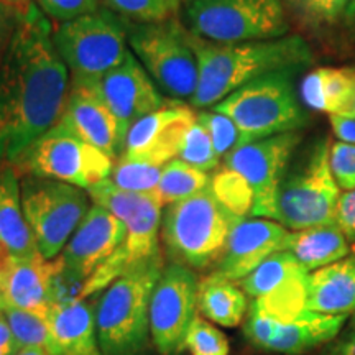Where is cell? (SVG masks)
I'll use <instances>...</instances> for the list:
<instances>
[{
  "instance_id": "obj_1",
  "label": "cell",
  "mask_w": 355,
  "mask_h": 355,
  "mask_svg": "<svg viewBox=\"0 0 355 355\" xmlns=\"http://www.w3.org/2000/svg\"><path fill=\"white\" fill-rule=\"evenodd\" d=\"M69 71L40 7H20L15 33L0 66V162L15 163L63 112Z\"/></svg>"
},
{
  "instance_id": "obj_2",
  "label": "cell",
  "mask_w": 355,
  "mask_h": 355,
  "mask_svg": "<svg viewBox=\"0 0 355 355\" xmlns=\"http://www.w3.org/2000/svg\"><path fill=\"white\" fill-rule=\"evenodd\" d=\"M189 43L198 60L199 81L191 107H214L234 91L257 78L311 64L313 53L301 37L222 44L189 30Z\"/></svg>"
},
{
  "instance_id": "obj_3",
  "label": "cell",
  "mask_w": 355,
  "mask_h": 355,
  "mask_svg": "<svg viewBox=\"0 0 355 355\" xmlns=\"http://www.w3.org/2000/svg\"><path fill=\"white\" fill-rule=\"evenodd\" d=\"M239 219L242 217L230 212L211 186L170 204L162 217V243L168 259L191 270L217 263Z\"/></svg>"
},
{
  "instance_id": "obj_4",
  "label": "cell",
  "mask_w": 355,
  "mask_h": 355,
  "mask_svg": "<svg viewBox=\"0 0 355 355\" xmlns=\"http://www.w3.org/2000/svg\"><path fill=\"white\" fill-rule=\"evenodd\" d=\"M165 259L150 261L117 278L102 291L96 306L102 355H140L148 345L150 300L165 268Z\"/></svg>"
},
{
  "instance_id": "obj_5",
  "label": "cell",
  "mask_w": 355,
  "mask_h": 355,
  "mask_svg": "<svg viewBox=\"0 0 355 355\" xmlns=\"http://www.w3.org/2000/svg\"><path fill=\"white\" fill-rule=\"evenodd\" d=\"M285 69L265 74L242 86L214 105L227 115L242 135V145L268 137L298 132L309 122L293 86V73Z\"/></svg>"
},
{
  "instance_id": "obj_6",
  "label": "cell",
  "mask_w": 355,
  "mask_h": 355,
  "mask_svg": "<svg viewBox=\"0 0 355 355\" xmlns=\"http://www.w3.org/2000/svg\"><path fill=\"white\" fill-rule=\"evenodd\" d=\"M125 33V26L109 8H97L58 25L53 30V42L69 71L71 83H97L122 64L130 53Z\"/></svg>"
},
{
  "instance_id": "obj_7",
  "label": "cell",
  "mask_w": 355,
  "mask_h": 355,
  "mask_svg": "<svg viewBox=\"0 0 355 355\" xmlns=\"http://www.w3.org/2000/svg\"><path fill=\"white\" fill-rule=\"evenodd\" d=\"M327 137L311 146L303 165L285 176L279 186L275 222L290 232L336 222L340 188L331 170Z\"/></svg>"
},
{
  "instance_id": "obj_8",
  "label": "cell",
  "mask_w": 355,
  "mask_h": 355,
  "mask_svg": "<svg viewBox=\"0 0 355 355\" xmlns=\"http://www.w3.org/2000/svg\"><path fill=\"white\" fill-rule=\"evenodd\" d=\"M188 30L214 43L234 44L286 37L283 0H189Z\"/></svg>"
},
{
  "instance_id": "obj_9",
  "label": "cell",
  "mask_w": 355,
  "mask_h": 355,
  "mask_svg": "<svg viewBox=\"0 0 355 355\" xmlns=\"http://www.w3.org/2000/svg\"><path fill=\"white\" fill-rule=\"evenodd\" d=\"M127 33L132 53L155 84L173 99H193L199 71L189 43V30L171 19L133 25Z\"/></svg>"
},
{
  "instance_id": "obj_10",
  "label": "cell",
  "mask_w": 355,
  "mask_h": 355,
  "mask_svg": "<svg viewBox=\"0 0 355 355\" xmlns=\"http://www.w3.org/2000/svg\"><path fill=\"white\" fill-rule=\"evenodd\" d=\"M20 186L24 212L38 252L46 260H55L91 209V198L86 189L46 178L25 176Z\"/></svg>"
},
{
  "instance_id": "obj_11",
  "label": "cell",
  "mask_w": 355,
  "mask_h": 355,
  "mask_svg": "<svg viewBox=\"0 0 355 355\" xmlns=\"http://www.w3.org/2000/svg\"><path fill=\"white\" fill-rule=\"evenodd\" d=\"M12 165L19 175L46 178L89 191L110 178L114 159L96 146L53 127Z\"/></svg>"
},
{
  "instance_id": "obj_12",
  "label": "cell",
  "mask_w": 355,
  "mask_h": 355,
  "mask_svg": "<svg viewBox=\"0 0 355 355\" xmlns=\"http://www.w3.org/2000/svg\"><path fill=\"white\" fill-rule=\"evenodd\" d=\"M199 279L194 270L168 263L150 300V337L162 355H180L198 318Z\"/></svg>"
},
{
  "instance_id": "obj_13",
  "label": "cell",
  "mask_w": 355,
  "mask_h": 355,
  "mask_svg": "<svg viewBox=\"0 0 355 355\" xmlns=\"http://www.w3.org/2000/svg\"><path fill=\"white\" fill-rule=\"evenodd\" d=\"M301 139L300 132L282 133L242 145L225 157V168L243 178L254 194L252 217L275 220L279 186Z\"/></svg>"
},
{
  "instance_id": "obj_14",
  "label": "cell",
  "mask_w": 355,
  "mask_h": 355,
  "mask_svg": "<svg viewBox=\"0 0 355 355\" xmlns=\"http://www.w3.org/2000/svg\"><path fill=\"white\" fill-rule=\"evenodd\" d=\"M163 207L155 194H146L140 206L122 220L127 229L122 245L84 283L78 295L79 300H89L112 285L117 278L163 257L159 247Z\"/></svg>"
},
{
  "instance_id": "obj_15",
  "label": "cell",
  "mask_w": 355,
  "mask_h": 355,
  "mask_svg": "<svg viewBox=\"0 0 355 355\" xmlns=\"http://www.w3.org/2000/svg\"><path fill=\"white\" fill-rule=\"evenodd\" d=\"M125 224L92 204L76 232L56 259V279L78 286V295L84 283L112 257L125 239Z\"/></svg>"
},
{
  "instance_id": "obj_16",
  "label": "cell",
  "mask_w": 355,
  "mask_h": 355,
  "mask_svg": "<svg viewBox=\"0 0 355 355\" xmlns=\"http://www.w3.org/2000/svg\"><path fill=\"white\" fill-rule=\"evenodd\" d=\"M309 272L291 252L266 259L239 286L250 296L252 306L279 321H291L306 311Z\"/></svg>"
},
{
  "instance_id": "obj_17",
  "label": "cell",
  "mask_w": 355,
  "mask_h": 355,
  "mask_svg": "<svg viewBox=\"0 0 355 355\" xmlns=\"http://www.w3.org/2000/svg\"><path fill=\"white\" fill-rule=\"evenodd\" d=\"M347 319L349 316H329L306 309L291 321H279L250 304L243 332L259 349L301 355L332 343L344 329Z\"/></svg>"
},
{
  "instance_id": "obj_18",
  "label": "cell",
  "mask_w": 355,
  "mask_h": 355,
  "mask_svg": "<svg viewBox=\"0 0 355 355\" xmlns=\"http://www.w3.org/2000/svg\"><path fill=\"white\" fill-rule=\"evenodd\" d=\"M196 117L191 105L166 101L158 110L133 123L119 158L165 166L178 157L186 133L196 122Z\"/></svg>"
},
{
  "instance_id": "obj_19",
  "label": "cell",
  "mask_w": 355,
  "mask_h": 355,
  "mask_svg": "<svg viewBox=\"0 0 355 355\" xmlns=\"http://www.w3.org/2000/svg\"><path fill=\"white\" fill-rule=\"evenodd\" d=\"M94 86L117 121L121 152L133 123L158 110L166 102L132 51L122 64L109 71Z\"/></svg>"
},
{
  "instance_id": "obj_20",
  "label": "cell",
  "mask_w": 355,
  "mask_h": 355,
  "mask_svg": "<svg viewBox=\"0 0 355 355\" xmlns=\"http://www.w3.org/2000/svg\"><path fill=\"white\" fill-rule=\"evenodd\" d=\"M290 230L278 222L260 217L239 219L225 243L216 273L241 282L266 259L285 250Z\"/></svg>"
},
{
  "instance_id": "obj_21",
  "label": "cell",
  "mask_w": 355,
  "mask_h": 355,
  "mask_svg": "<svg viewBox=\"0 0 355 355\" xmlns=\"http://www.w3.org/2000/svg\"><path fill=\"white\" fill-rule=\"evenodd\" d=\"M55 128L96 146L112 159L121 155L117 121L102 101L94 83L69 84L63 112Z\"/></svg>"
},
{
  "instance_id": "obj_22",
  "label": "cell",
  "mask_w": 355,
  "mask_h": 355,
  "mask_svg": "<svg viewBox=\"0 0 355 355\" xmlns=\"http://www.w3.org/2000/svg\"><path fill=\"white\" fill-rule=\"evenodd\" d=\"M58 263L40 254L12 257L6 279V308H17L48 318L56 303Z\"/></svg>"
},
{
  "instance_id": "obj_23",
  "label": "cell",
  "mask_w": 355,
  "mask_h": 355,
  "mask_svg": "<svg viewBox=\"0 0 355 355\" xmlns=\"http://www.w3.org/2000/svg\"><path fill=\"white\" fill-rule=\"evenodd\" d=\"M56 355H102L96 326V306L87 300L58 301L48 313Z\"/></svg>"
},
{
  "instance_id": "obj_24",
  "label": "cell",
  "mask_w": 355,
  "mask_h": 355,
  "mask_svg": "<svg viewBox=\"0 0 355 355\" xmlns=\"http://www.w3.org/2000/svg\"><path fill=\"white\" fill-rule=\"evenodd\" d=\"M306 309L329 316L355 313V254L309 273Z\"/></svg>"
},
{
  "instance_id": "obj_25",
  "label": "cell",
  "mask_w": 355,
  "mask_h": 355,
  "mask_svg": "<svg viewBox=\"0 0 355 355\" xmlns=\"http://www.w3.org/2000/svg\"><path fill=\"white\" fill-rule=\"evenodd\" d=\"M0 245L15 259L38 254L21 204L20 175L8 162H0Z\"/></svg>"
},
{
  "instance_id": "obj_26",
  "label": "cell",
  "mask_w": 355,
  "mask_h": 355,
  "mask_svg": "<svg viewBox=\"0 0 355 355\" xmlns=\"http://www.w3.org/2000/svg\"><path fill=\"white\" fill-rule=\"evenodd\" d=\"M355 94L352 68H318L301 83V97L309 109L329 115H349Z\"/></svg>"
},
{
  "instance_id": "obj_27",
  "label": "cell",
  "mask_w": 355,
  "mask_h": 355,
  "mask_svg": "<svg viewBox=\"0 0 355 355\" xmlns=\"http://www.w3.org/2000/svg\"><path fill=\"white\" fill-rule=\"evenodd\" d=\"M285 250L291 252L308 272H316L350 255V242L336 222L290 232Z\"/></svg>"
},
{
  "instance_id": "obj_28",
  "label": "cell",
  "mask_w": 355,
  "mask_h": 355,
  "mask_svg": "<svg viewBox=\"0 0 355 355\" xmlns=\"http://www.w3.org/2000/svg\"><path fill=\"white\" fill-rule=\"evenodd\" d=\"M247 309L245 291L232 279L216 272L199 279L198 313L204 319L224 327H235L243 321Z\"/></svg>"
},
{
  "instance_id": "obj_29",
  "label": "cell",
  "mask_w": 355,
  "mask_h": 355,
  "mask_svg": "<svg viewBox=\"0 0 355 355\" xmlns=\"http://www.w3.org/2000/svg\"><path fill=\"white\" fill-rule=\"evenodd\" d=\"M211 181L212 178L209 173L198 170V168L181 162L180 158H175L163 168L155 196L162 201L163 206H170L173 202L183 201V199L207 189L211 186Z\"/></svg>"
},
{
  "instance_id": "obj_30",
  "label": "cell",
  "mask_w": 355,
  "mask_h": 355,
  "mask_svg": "<svg viewBox=\"0 0 355 355\" xmlns=\"http://www.w3.org/2000/svg\"><path fill=\"white\" fill-rule=\"evenodd\" d=\"M10 329L15 336L20 349H43L56 355V345L53 339L48 318L42 314L17 308H3Z\"/></svg>"
},
{
  "instance_id": "obj_31",
  "label": "cell",
  "mask_w": 355,
  "mask_h": 355,
  "mask_svg": "<svg viewBox=\"0 0 355 355\" xmlns=\"http://www.w3.org/2000/svg\"><path fill=\"white\" fill-rule=\"evenodd\" d=\"M163 168L165 166L119 158L112 168V173H110V181L119 188L132 191V193L155 194Z\"/></svg>"
},
{
  "instance_id": "obj_32",
  "label": "cell",
  "mask_w": 355,
  "mask_h": 355,
  "mask_svg": "<svg viewBox=\"0 0 355 355\" xmlns=\"http://www.w3.org/2000/svg\"><path fill=\"white\" fill-rule=\"evenodd\" d=\"M110 12L137 24H159L175 19L181 0H104Z\"/></svg>"
},
{
  "instance_id": "obj_33",
  "label": "cell",
  "mask_w": 355,
  "mask_h": 355,
  "mask_svg": "<svg viewBox=\"0 0 355 355\" xmlns=\"http://www.w3.org/2000/svg\"><path fill=\"white\" fill-rule=\"evenodd\" d=\"M211 188L214 191L216 198L235 216H250L252 206H254V194L243 181V178L239 176L237 173L224 166L212 176Z\"/></svg>"
},
{
  "instance_id": "obj_34",
  "label": "cell",
  "mask_w": 355,
  "mask_h": 355,
  "mask_svg": "<svg viewBox=\"0 0 355 355\" xmlns=\"http://www.w3.org/2000/svg\"><path fill=\"white\" fill-rule=\"evenodd\" d=\"M178 158L206 173L216 170L219 166L220 158L217 157L209 132L198 121V117L196 122L191 125L188 133H186Z\"/></svg>"
},
{
  "instance_id": "obj_35",
  "label": "cell",
  "mask_w": 355,
  "mask_h": 355,
  "mask_svg": "<svg viewBox=\"0 0 355 355\" xmlns=\"http://www.w3.org/2000/svg\"><path fill=\"white\" fill-rule=\"evenodd\" d=\"M352 0H283L298 19L311 28H326L345 15Z\"/></svg>"
},
{
  "instance_id": "obj_36",
  "label": "cell",
  "mask_w": 355,
  "mask_h": 355,
  "mask_svg": "<svg viewBox=\"0 0 355 355\" xmlns=\"http://www.w3.org/2000/svg\"><path fill=\"white\" fill-rule=\"evenodd\" d=\"M198 121L209 132L212 145L219 158H225L234 150L242 146L241 132L227 115L216 112V110H204L198 114Z\"/></svg>"
},
{
  "instance_id": "obj_37",
  "label": "cell",
  "mask_w": 355,
  "mask_h": 355,
  "mask_svg": "<svg viewBox=\"0 0 355 355\" xmlns=\"http://www.w3.org/2000/svg\"><path fill=\"white\" fill-rule=\"evenodd\" d=\"M186 349L191 355H229L230 350L227 336L199 314L189 329Z\"/></svg>"
},
{
  "instance_id": "obj_38",
  "label": "cell",
  "mask_w": 355,
  "mask_h": 355,
  "mask_svg": "<svg viewBox=\"0 0 355 355\" xmlns=\"http://www.w3.org/2000/svg\"><path fill=\"white\" fill-rule=\"evenodd\" d=\"M331 170L340 189H355V145L336 141L331 146Z\"/></svg>"
},
{
  "instance_id": "obj_39",
  "label": "cell",
  "mask_w": 355,
  "mask_h": 355,
  "mask_svg": "<svg viewBox=\"0 0 355 355\" xmlns=\"http://www.w3.org/2000/svg\"><path fill=\"white\" fill-rule=\"evenodd\" d=\"M101 0H38V7L46 17L66 24L99 8Z\"/></svg>"
},
{
  "instance_id": "obj_40",
  "label": "cell",
  "mask_w": 355,
  "mask_h": 355,
  "mask_svg": "<svg viewBox=\"0 0 355 355\" xmlns=\"http://www.w3.org/2000/svg\"><path fill=\"white\" fill-rule=\"evenodd\" d=\"M336 224L350 243H355V189L340 194L336 209Z\"/></svg>"
},
{
  "instance_id": "obj_41",
  "label": "cell",
  "mask_w": 355,
  "mask_h": 355,
  "mask_svg": "<svg viewBox=\"0 0 355 355\" xmlns=\"http://www.w3.org/2000/svg\"><path fill=\"white\" fill-rule=\"evenodd\" d=\"M20 7H12L0 2V66L3 63L8 46H10L13 33H15L17 21H19Z\"/></svg>"
},
{
  "instance_id": "obj_42",
  "label": "cell",
  "mask_w": 355,
  "mask_h": 355,
  "mask_svg": "<svg viewBox=\"0 0 355 355\" xmlns=\"http://www.w3.org/2000/svg\"><path fill=\"white\" fill-rule=\"evenodd\" d=\"M322 355H355V318L344 326L340 336L327 344Z\"/></svg>"
},
{
  "instance_id": "obj_43",
  "label": "cell",
  "mask_w": 355,
  "mask_h": 355,
  "mask_svg": "<svg viewBox=\"0 0 355 355\" xmlns=\"http://www.w3.org/2000/svg\"><path fill=\"white\" fill-rule=\"evenodd\" d=\"M332 132L339 141L355 145V117L347 115H329Z\"/></svg>"
},
{
  "instance_id": "obj_44",
  "label": "cell",
  "mask_w": 355,
  "mask_h": 355,
  "mask_svg": "<svg viewBox=\"0 0 355 355\" xmlns=\"http://www.w3.org/2000/svg\"><path fill=\"white\" fill-rule=\"evenodd\" d=\"M20 345L10 329L3 311H0V355H15L20 352Z\"/></svg>"
},
{
  "instance_id": "obj_45",
  "label": "cell",
  "mask_w": 355,
  "mask_h": 355,
  "mask_svg": "<svg viewBox=\"0 0 355 355\" xmlns=\"http://www.w3.org/2000/svg\"><path fill=\"white\" fill-rule=\"evenodd\" d=\"M10 261V252L3 245H0V311H3V308H6V279Z\"/></svg>"
},
{
  "instance_id": "obj_46",
  "label": "cell",
  "mask_w": 355,
  "mask_h": 355,
  "mask_svg": "<svg viewBox=\"0 0 355 355\" xmlns=\"http://www.w3.org/2000/svg\"><path fill=\"white\" fill-rule=\"evenodd\" d=\"M344 20L347 21V25L355 26V0H352V2H350V6L347 7V10H345Z\"/></svg>"
},
{
  "instance_id": "obj_47",
  "label": "cell",
  "mask_w": 355,
  "mask_h": 355,
  "mask_svg": "<svg viewBox=\"0 0 355 355\" xmlns=\"http://www.w3.org/2000/svg\"><path fill=\"white\" fill-rule=\"evenodd\" d=\"M15 355H51V354L43 349H21L20 352H17Z\"/></svg>"
},
{
  "instance_id": "obj_48",
  "label": "cell",
  "mask_w": 355,
  "mask_h": 355,
  "mask_svg": "<svg viewBox=\"0 0 355 355\" xmlns=\"http://www.w3.org/2000/svg\"><path fill=\"white\" fill-rule=\"evenodd\" d=\"M0 2L7 3V6H12V7H25L28 6L32 0H0Z\"/></svg>"
},
{
  "instance_id": "obj_49",
  "label": "cell",
  "mask_w": 355,
  "mask_h": 355,
  "mask_svg": "<svg viewBox=\"0 0 355 355\" xmlns=\"http://www.w3.org/2000/svg\"><path fill=\"white\" fill-rule=\"evenodd\" d=\"M354 78H355V69H354ZM347 117H355V94H354V102H352V109H350V112Z\"/></svg>"
}]
</instances>
